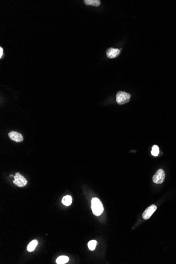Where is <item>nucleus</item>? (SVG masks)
Instances as JSON below:
<instances>
[{
	"instance_id": "3",
	"label": "nucleus",
	"mask_w": 176,
	"mask_h": 264,
	"mask_svg": "<svg viewBox=\"0 0 176 264\" xmlns=\"http://www.w3.org/2000/svg\"><path fill=\"white\" fill-rule=\"evenodd\" d=\"M165 178V171L162 169L158 170L152 177L153 182L157 184H161L163 182Z\"/></svg>"
},
{
	"instance_id": "7",
	"label": "nucleus",
	"mask_w": 176,
	"mask_h": 264,
	"mask_svg": "<svg viewBox=\"0 0 176 264\" xmlns=\"http://www.w3.org/2000/svg\"><path fill=\"white\" fill-rule=\"evenodd\" d=\"M9 137L12 140L15 142H21L23 140V138L21 134L15 131H11L9 133Z\"/></svg>"
},
{
	"instance_id": "2",
	"label": "nucleus",
	"mask_w": 176,
	"mask_h": 264,
	"mask_svg": "<svg viewBox=\"0 0 176 264\" xmlns=\"http://www.w3.org/2000/svg\"><path fill=\"white\" fill-rule=\"evenodd\" d=\"M131 95L126 92L119 91L116 95V101L118 104L122 105L130 101Z\"/></svg>"
},
{
	"instance_id": "13",
	"label": "nucleus",
	"mask_w": 176,
	"mask_h": 264,
	"mask_svg": "<svg viewBox=\"0 0 176 264\" xmlns=\"http://www.w3.org/2000/svg\"><path fill=\"white\" fill-rule=\"evenodd\" d=\"M159 148L157 145H154L152 148V150H151V154L152 156H158V154H159Z\"/></svg>"
},
{
	"instance_id": "4",
	"label": "nucleus",
	"mask_w": 176,
	"mask_h": 264,
	"mask_svg": "<svg viewBox=\"0 0 176 264\" xmlns=\"http://www.w3.org/2000/svg\"><path fill=\"white\" fill-rule=\"evenodd\" d=\"M13 183L19 187H24L27 184V180L20 173H16L14 176Z\"/></svg>"
},
{
	"instance_id": "1",
	"label": "nucleus",
	"mask_w": 176,
	"mask_h": 264,
	"mask_svg": "<svg viewBox=\"0 0 176 264\" xmlns=\"http://www.w3.org/2000/svg\"><path fill=\"white\" fill-rule=\"evenodd\" d=\"M91 209L94 215L99 216L102 214L103 207L100 200L97 198H94L91 200Z\"/></svg>"
},
{
	"instance_id": "5",
	"label": "nucleus",
	"mask_w": 176,
	"mask_h": 264,
	"mask_svg": "<svg viewBox=\"0 0 176 264\" xmlns=\"http://www.w3.org/2000/svg\"><path fill=\"white\" fill-rule=\"evenodd\" d=\"M157 210V206L155 205H152L150 206L149 207L146 209L144 213L142 214V217L144 219H148L150 218L152 214L155 212Z\"/></svg>"
},
{
	"instance_id": "6",
	"label": "nucleus",
	"mask_w": 176,
	"mask_h": 264,
	"mask_svg": "<svg viewBox=\"0 0 176 264\" xmlns=\"http://www.w3.org/2000/svg\"><path fill=\"white\" fill-rule=\"evenodd\" d=\"M106 55L110 59H113L117 57L120 54V50L118 49L110 48L106 50Z\"/></svg>"
},
{
	"instance_id": "12",
	"label": "nucleus",
	"mask_w": 176,
	"mask_h": 264,
	"mask_svg": "<svg viewBox=\"0 0 176 264\" xmlns=\"http://www.w3.org/2000/svg\"><path fill=\"white\" fill-rule=\"evenodd\" d=\"M97 244L96 240H93L90 241L88 244V248L90 250H94L96 247V245Z\"/></svg>"
},
{
	"instance_id": "9",
	"label": "nucleus",
	"mask_w": 176,
	"mask_h": 264,
	"mask_svg": "<svg viewBox=\"0 0 176 264\" xmlns=\"http://www.w3.org/2000/svg\"><path fill=\"white\" fill-rule=\"evenodd\" d=\"M38 244V242L37 240H33L30 242L27 247V250L29 252L34 251Z\"/></svg>"
},
{
	"instance_id": "11",
	"label": "nucleus",
	"mask_w": 176,
	"mask_h": 264,
	"mask_svg": "<svg viewBox=\"0 0 176 264\" xmlns=\"http://www.w3.org/2000/svg\"><path fill=\"white\" fill-rule=\"evenodd\" d=\"M69 260V257L66 256H61L57 259L56 262L58 264H64L68 262Z\"/></svg>"
},
{
	"instance_id": "10",
	"label": "nucleus",
	"mask_w": 176,
	"mask_h": 264,
	"mask_svg": "<svg viewBox=\"0 0 176 264\" xmlns=\"http://www.w3.org/2000/svg\"><path fill=\"white\" fill-rule=\"evenodd\" d=\"M72 198L71 196H69V195H66V196L63 197L62 200V204L66 206L71 205V204H72Z\"/></svg>"
},
{
	"instance_id": "8",
	"label": "nucleus",
	"mask_w": 176,
	"mask_h": 264,
	"mask_svg": "<svg viewBox=\"0 0 176 264\" xmlns=\"http://www.w3.org/2000/svg\"><path fill=\"white\" fill-rule=\"evenodd\" d=\"M85 3L87 6H99L101 4V2L99 0H85Z\"/></svg>"
},
{
	"instance_id": "14",
	"label": "nucleus",
	"mask_w": 176,
	"mask_h": 264,
	"mask_svg": "<svg viewBox=\"0 0 176 264\" xmlns=\"http://www.w3.org/2000/svg\"><path fill=\"white\" fill-rule=\"evenodd\" d=\"M3 48L2 47H1L0 48V58L1 59L2 58V56H3Z\"/></svg>"
}]
</instances>
